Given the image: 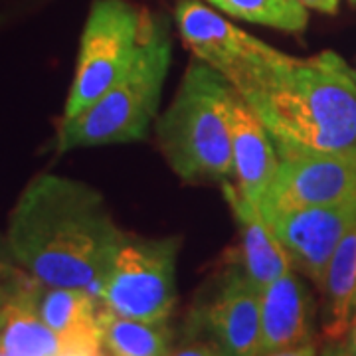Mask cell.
<instances>
[{
    "mask_svg": "<svg viewBox=\"0 0 356 356\" xmlns=\"http://www.w3.org/2000/svg\"><path fill=\"white\" fill-rule=\"evenodd\" d=\"M321 291L325 297L323 332L337 341L348 332L356 309V224L334 250Z\"/></svg>",
    "mask_w": 356,
    "mask_h": 356,
    "instance_id": "2e32d148",
    "label": "cell"
},
{
    "mask_svg": "<svg viewBox=\"0 0 356 356\" xmlns=\"http://www.w3.org/2000/svg\"><path fill=\"white\" fill-rule=\"evenodd\" d=\"M323 356H353V355H348L344 348H329L327 353H323Z\"/></svg>",
    "mask_w": 356,
    "mask_h": 356,
    "instance_id": "cb8c5ba5",
    "label": "cell"
},
{
    "mask_svg": "<svg viewBox=\"0 0 356 356\" xmlns=\"http://www.w3.org/2000/svg\"><path fill=\"white\" fill-rule=\"evenodd\" d=\"M58 356H103V355H93V353H88V350H74V348H65Z\"/></svg>",
    "mask_w": 356,
    "mask_h": 356,
    "instance_id": "7402d4cb",
    "label": "cell"
},
{
    "mask_svg": "<svg viewBox=\"0 0 356 356\" xmlns=\"http://www.w3.org/2000/svg\"><path fill=\"white\" fill-rule=\"evenodd\" d=\"M313 297L295 271L269 283L261 291L259 356L313 341Z\"/></svg>",
    "mask_w": 356,
    "mask_h": 356,
    "instance_id": "7c38bea8",
    "label": "cell"
},
{
    "mask_svg": "<svg viewBox=\"0 0 356 356\" xmlns=\"http://www.w3.org/2000/svg\"><path fill=\"white\" fill-rule=\"evenodd\" d=\"M261 356H317V344L305 343L299 344V346H293V348H283V350H275V353H267Z\"/></svg>",
    "mask_w": 356,
    "mask_h": 356,
    "instance_id": "ffe728a7",
    "label": "cell"
},
{
    "mask_svg": "<svg viewBox=\"0 0 356 356\" xmlns=\"http://www.w3.org/2000/svg\"><path fill=\"white\" fill-rule=\"evenodd\" d=\"M177 22L184 46L198 62L226 77L229 86L277 50L240 30L198 0H178Z\"/></svg>",
    "mask_w": 356,
    "mask_h": 356,
    "instance_id": "ba28073f",
    "label": "cell"
},
{
    "mask_svg": "<svg viewBox=\"0 0 356 356\" xmlns=\"http://www.w3.org/2000/svg\"><path fill=\"white\" fill-rule=\"evenodd\" d=\"M356 200V154H299L281 159L259 204L267 220L311 206Z\"/></svg>",
    "mask_w": 356,
    "mask_h": 356,
    "instance_id": "52a82bcc",
    "label": "cell"
},
{
    "mask_svg": "<svg viewBox=\"0 0 356 356\" xmlns=\"http://www.w3.org/2000/svg\"><path fill=\"white\" fill-rule=\"evenodd\" d=\"M125 240L99 192L50 172L28 182L6 229L8 252L26 273L48 287L86 289L97 299Z\"/></svg>",
    "mask_w": 356,
    "mask_h": 356,
    "instance_id": "6da1fadb",
    "label": "cell"
},
{
    "mask_svg": "<svg viewBox=\"0 0 356 356\" xmlns=\"http://www.w3.org/2000/svg\"><path fill=\"white\" fill-rule=\"evenodd\" d=\"M42 321L56 332L65 348L103 355L102 301L86 289L44 285L36 301Z\"/></svg>",
    "mask_w": 356,
    "mask_h": 356,
    "instance_id": "5bb4252c",
    "label": "cell"
},
{
    "mask_svg": "<svg viewBox=\"0 0 356 356\" xmlns=\"http://www.w3.org/2000/svg\"><path fill=\"white\" fill-rule=\"evenodd\" d=\"M178 240L129 238L103 281L99 301L119 317L166 321L177 303Z\"/></svg>",
    "mask_w": 356,
    "mask_h": 356,
    "instance_id": "8992f818",
    "label": "cell"
},
{
    "mask_svg": "<svg viewBox=\"0 0 356 356\" xmlns=\"http://www.w3.org/2000/svg\"><path fill=\"white\" fill-rule=\"evenodd\" d=\"M170 51L168 22L163 16L147 14L135 62L91 107L76 117L62 119L56 140L58 153L145 139L159 111Z\"/></svg>",
    "mask_w": 356,
    "mask_h": 356,
    "instance_id": "3957f363",
    "label": "cell"
},
{
    "mask_svg": "<svg viewBox=\"0 0 356 356\" xmlns=\"http://www.w3.org/2000/svg\"><path fill=\"white\" fill-rule=\"evenodd\" d=\"M170 356H224L222 350L214 343H202V341H191V343L178 346Z\"/></svg>",
    "mask_w": 356,
    "mask_h": 356,
    "instance_id": "d6986e66",
    "label": "cell"
},
{
    "mask_svg": "<svg viewBox=\"0 0 356 356\" xmlns=\"http://www.w3.org/2000/svg\"><path fill=\"white\" fill-rule=\"evenodd\" d=\"M348 331H350V348H353V356H356V317L353 318Z\"/></svg>",
    "mask_w": 356,
    "mask_h": 356,
    "instance_id": "603a6c76",
    "label": "cell"
},
{
    "mask_svg": "<svg viewBox=\"0 0 356 356\" xmlns=\"http://www.w3.org/2000/svg\"><path fill=\"white\" fill-rule=\"evenodd\" d=\"M204 327L224 356H259L261 291L243 269H229L204 307Z\"/></svg>",
    "mask_w": 356,
    "mask_h": 356,
    "instance_id": "30bf717a",
    "label": "cell"
},
{
    "mask_svg": "<svg viewBox=\"0 0 356 356\" xmlns=\"http://www.w3.org/2000/svg\"><path fill=\"white\" fill-rule=\"evenodd\" d=\"M147 13L127 0H93L64 119L86 111L123 77L137 58Z\"/></svg>",
    "mask_w": 356,
    "mask_h": 356,
    "instance_id": "5b68a950",
    "label": "cell"
},
{
    "mask_svg": "<svg viewBox=\"0 0 356 356\" xmlns=\"http://www.w3.org/2000/svg\"><path fill=\"white\" fill-rule=\"evenodd\" d=\"M2 266H4V264H0V267H2Z\"/></svg>",
    "mask_w": 356,
    "mask_h": 356,
    "instance_id": "4316f807",
    "label": "cell"
},
{
    "mask_svg": "<svg viewBox=\"0 0 356 356\" xmlns=\"http://www.w3.org/2000/svg\"><path fill=\"white\" fill-rule=\"evenodd\" d=\"M224 196L242 238L240 261L243 273L259 291L291 271V259L257 204L250 202L236 186L224 180Z\"/></svg>",
    "mask_w": 356,
    "mask_h": 356,
    "instance_id": "4fadbf2b",
    "label": "cell"
},
{
    "mask_svg": "<svg viewBox=\"0 0 356 356\" xmlns=\"http://www.w3.org/2000/svg\"><path fill=\"white\" fill-rule=\"evenodd\" d=\"M301 2L305 4L307 8H313V10L325 14H334L339 10L341 0H301Z\"/></svg>",
    "mask_w": 356,
    "mask_h": 356,
    "instance_id": "44dd1931",
    "label": "cell"
},
{
    "mask_svg": "<svg viewBox=\"0 0 356 356\" xmlns=\"http://www.w3.org/2000/svg\"><path fill=\"white\" fill-rule=\"evenodd\" d=\"M42 287L44 283L24 273L0 327V348L6 355L58 356L64 350L62 339L38 315L36 301Z\"/></svg>",
    "mask_w": 356,
    "mask_h": 356,
    "instance_id": "9a60e30c",
    "label": "cell"
},
{
    "mask_svg": "<svg viewBox=\"0 0 356 356\" xmlns=\"http://www.w3.org/2000/svg\"><path fill=\"white\" fill-rule=\"evenodd\" d=\"M350 2H356V0H350Z\"/></svg>",
    "mask_w": 356,
    "mask_h": 356,
    "instance_id": "484cf974",
    "label": "cell"
},
{
    "mask_svg": "<svg viewBox=\"0 0 356 356\" xmlns=\"http://www.w3.org/2000/svg\"><path fill=\"white\" fill-rule=\"evenodd\" d=\"M222 13L283 32H303L309 13L301 0H208Z\"/></svg>",
    "mask_w": 356,
    "mask_h": 356,
    "instance_id": "ac0fdd59",
    "label": "cell"
},
{
    "mask_svg": "<svg viewBox=\"0 0 356 356\" xmlns=\"http://www.w3.org/2000/svg\"><path fill=\"white\" fill-rule=\"evenodd\" d=\"M103 356H105V355H103Z\"/></svg>",
    "mask_w": 356,
    "mask_h": 356,
    "instance_id": "83f0119b",
    "label": "cell"
},
{
    "mask_svg": "<svg viewBox=\"0 0 356 356\" xmlns=\"http://www.w3.org/2000/svg\"><path fill=\"white\" fill-rule=\"evenodd\" d=\"M281 159L356 154V72L334 51L293 58L275 50L232 83Z\"/></svg>",
    "mask_w": 356,
    "mask_h": 356,
    "instance_id": "7a4b0ae2",
    "label": "cell"
},
{
    "mask_svg": "<svg viewBox=\"0 0 356 356\" xmlns=\"http://www.w3.org/2000/svg\"><path fill=\"white\" fill-rule=\"evenodd\" d=\"M229 135L236 188L259 206L280 168V153L264 123L238 91L229 105Z\"/></svg>",
    "mask_w": 356,
    "mask_h": 356,
    "instance_id": "8fae6325",
    "label": "cell"
},
{
    "mask_svg": "<svg viewBox=\"0 0 356 356\" xmlns=\"http://www.w3.org/2000/svg\"><path fill=\"white\" fill-rule=\"evenodd\" d=\"M0 356H10V355H6V353H4V350L0 348Z\"/></svg>",
    "mask_w": 356,
    "mask_h": 356,
    "instance_id": "d4e9b609",
    "label": "cell"
},
{
    "mask_svg": "<svg viewBox=\"0 0 356 356\" xmlns=\"http://www.w3.org/2000/svg\"><path fill=\"white\" fill-rule=\"evenodd\" d=\"M293 269L321 289L334 250L356 224V200L332 206H311L267 220Z\"/></svg>",
    "mask_w": 356,
    "mask_h": 356,
    "instance_id": "9c48e42d",
    "label": "cell"
},
{
    "mask_svg": "<svg viewBox=\"0 0 356 356\" xmlns=\"http://www.w3.org/2000/svg\"><path fill=\"white\" fill-rule=\"evenodd\" d=\"M103 348L109 356H170L172 332L166 321L151 323L119 317L102 303Z\"/></svg>",
    "mask_w": 356,
    "mask_h": 356,
    "instance_id": "e0dca14e",
    "label": "cell"
},
{
    "mask_svg": "<svg viewBox=\"0 0 356 356\" xmlns=\"http://www.w3.org/2000/svg\"><path fill=\"white\" fill-rule=\"evenodd\" d=\"M236 89L214 67L196 62L180 81L175 102L159 119L161 151L184 180H220L234 175L229 105Z\"/></svg>",
    "mask_w": 356,
    "mask_h": 356,
    "instance_id": "277c9868",
    "label": "cell"
}]
</instances>
